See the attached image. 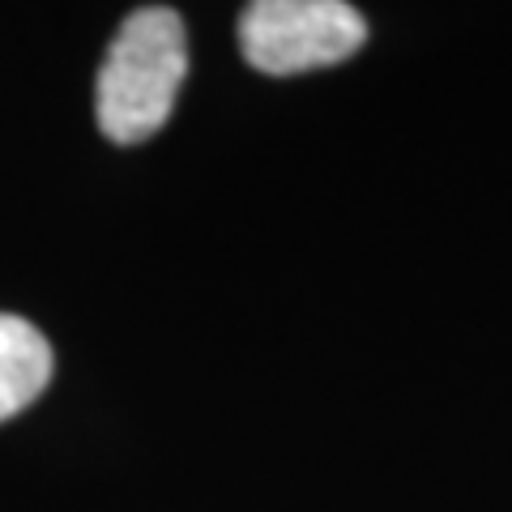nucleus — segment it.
Listing matches in <instances>:
<instances>
[{"label": "nucleus", "instance_id": "obj_2", "mask_svg": "<svg viewBox=\"0 0 512 512\" xmlns=\"http://www.w3.org/2000/svg\"><path fill=\"white\" fill-rule=\"evenodd\" d=\"M363 39V13L342 0H256L239 13V52L269 77L342 64Z\"/></svg>", "mask_w": 512, "mask_h": 512}, {"label": "nucleus", "instance_id": "obj_3", "mask_svg": "<svg viewBox=\"0 0 512 512\" xmlns=\"http://www.w3.org/2000/svg\"><path fill=\"white\" fill-rule=\"evenodd\" d=\"M52 380V346L22 316L0 312V423L22 414Z\"/></svg>", "mask_w": 512, "mask_h": 512}, {"label": "nucleus", "instance_id": "obj_1", "mask_svg": "<svg viewBox=\"0 0 512 512\" xmlns=\"http://www.w3.org/2000/svg\"><path fill=\"white\" fill-rule=\"evenodd\" d=\"M188 73V35L180 13L167 5L133 9L120 22L116 39L94 86V116L107 141L137 146L171 120L175 94Z\"/></svg>", "mask_w": 512, "mask_h": 512}]
</instances>
